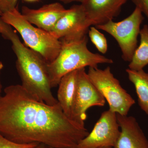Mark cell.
<instances>
[{"instance_id": "cell-6", "label": "cell", "mask_w": 148, "mask_h": 148, "mask_svg": "<svg viewBox=\"0 0 148 148\" xmlns=\"http://www.w3.org/2000/svg\"><path fill=\"white\" fill-rule=\"evenodd\" d=\"M144 20L143 13L135 7L132 13L122 21L114 22L112 20L96 27L113 37L120 48L123 59L130 62L138 47L140 26Z\"/></svg>"}, {"instance_id": "cell-4", "label": "cell", "mask_w": 148, "mask_h": 148, "mask_svg": "<svg viewBox=\"0 0 148 148\" xmlns=\"http://www.w3.org/2000/svg\"><path fill=\"white\" fill-rule=\"evenodd\" d=\"M2 21L19 33L24 44L40 54L47 63L53 61L61 50L62 42L49 32L33 26L17 8L2 14Z\"/></svg>"}, {"instance_id": "cell-13", "label": "cell", "mask_w": 148, "mask_h": 148, "mask_svg": "<svg viewBox=\"0 0 148 148\" xmlns=\"http://www.w3.org/2000/svg\"><path fill=\"white\" fill-rule=\"evenodd\" d=\"M77 71L71 72L64 75L58 85L57 99L58 103L64 113L71 119L76 88Z\"/></svg>"}, {"instance_id": "cell-9", "label": "cell", "mask_w": 148, "mask_h": 148, "mask_svg": "<svg viewBox=\"0 0 148 148\" xmlns=\"http://www.w3.org/2000/svg\"><path fill=\"white\" fill-rule=\"evenodd\" d=\"M90 26L82 5H75L68 9L49 33L61 41L78 40L87 36Z\"/></svg>"}, {"instance_id": "cell-25", "label": "cell", "mask_w": 148, "mask_h": 148, "mask_svg": "<svg viewBox=\"0 0 148 148\" xmlns=\"http://www.w3.org/2000/svg\"><path fill=\"white\" fill-rule=\"evenodd\" d=\"M2 14L1 12H0V16H1Z\"/></svg>"}, {"instance_id": "cell-3", "label": "cell", "mask_w": 148, "mask_h": 148, "mask_svg": "<svg viewBox=\"0 0 148 148\" xmlns=\"http://www.w3.org/2000/svg\"><path fill=\"white\" fill-rule=\"evenodd\" d=\"M61 41L62 46L58 55L47 64L52 88L58 86L61 79L71 72L86 67H98V64L113 63L112 59L92 53L88 49L87 36L78 40Z\"/></svg>"}, {"instance_id": "cell-5", "label": "cell", "mask_w": 148, "mask_h": 148, "mask_svg": "<svg viewBox=\"0 0 148 148\" xmlns=\"http://www.w3.org/2000/svg\"><path fill=\"white\" fill-rule=\"evenodd\" d=\"M87 74L90 80L100 91L109 106V110L127 116L135 102L114 77L110 67L102 69L89 67Z\"/></svg>"}, {"instance_id": "cell-22", "label": "cell", "mask_w": 148, "mask_h": 148, "mask_svg": "<svg viewBox=\"0 0 148 148\" xmlns=\"http://www.w3.org/2000/svg\"><path fill=\"white\" fill-rule=\"evenodd\" d=\"M26 1L29 2H34L38 1L40 0H24Z\"/></svg>"}, {"instance_id": "cell-23", "label": "cell", "mask_w": 148, "mask_h": 148, "mask_svg": "<svg viewBox=\"0 0 148 148\" xmlns=\"http://www.w3.org/2000/svg\"><path fill=\"white\" fill-rule=\"evenodd\" d=\"M3 68V64L1 61H0V73H1V71L2 70Z\"/></svg>"}, {"instance_id": "cell-14", "label": "cell", "mask_w": 148, "mask_h": 148, "mask_svg": "<svg viewBox=\"0 0 148 148\" xmlns=\"http://www.w3.org/2000/svg\"><path fill=\"white\" fill-rule=\"evenodd\" d=\"M129 80L134 85L141 109L148 115V73L144 70H126Z\"/></svg>"}, {"instance_id": "cell-19", "label": "cell", "mask_w": 148, "mask_h": 148, "mask_svg": "<svg viewBox=\"0 0 148 148\" xmlns=\"http://www.w3.org/2000/svg\"><path fill=\"white\" fill-rule=\"evenodd\" d=\"M136 6L145 15L148 20V0H131Z\"/></svg>"}, {"instance_id": "cell-10", "label": "cell", "mask_w": 148, "mask_h": 148, "mask_svg": "<svg viewBox=\"0 0 148 148\" xmlns=\"http://www.w3.org/2000/svg\"><path fill=\"white\" fill-rule=\"evenodd\" d=\"M127 0H84L81 4L91 26L112 21L119 14Z\"/></svg>"}, {"instance_id": "cell-26", "label": "cell", "mask_w": 148, "mask_h": 148, "mask_svg": "<svg viewBox=\"0 0 148 148\" xmlns=\"http://www.w3.org/2000/svg\"><path fill=\"white\" fill-rule=\"evenodd\" d=\"M112 148L111 147H104V148Z\"/></svg>"}, {"instance_id": "cell-12", "label": "cell", "mask_w": 148, "mask_h": 148, "mask_svg": "<svg viewBox=\"0 0 148 148\" xmlns=\"http://www.w3.org/2000/svg\"><path fill=\"white\" fill-rule=\"evenodd\" d=\"M120 133L114 148H148V140L134 117L116 114Z\"/></svg>"}, {"instance_id": "cell-8", "label": "cell", "mask_w": 148, "mask_h": 148, "mask_svg": "<svg viewBox=\"0 0 148 148\" xmlns=\"http://www.w3.org/2000/svg\"><path fill=\"white\" fill-rule=\"evenodd\" d=\"M120 133L116 113L105 111L92 131L80 141L78 148L113 147Z\"/></svg>"}, {"instance_id": "cell-21", "label": "cell", "mask_w": 148, "mask_h": 148, "mask_svg": "<svg viewBox=\"0 0 148 148\" xmlns=\"http://www.w3.org/2000/svg\"><path fill=\"white\" fill-rule=\"evenodd\" d=\"M32 148H49L47 146L43 145V144H40L37 145L36 147Z\"/></svg>"}, {"instance_id": "cell-16", "label": "cell", "mask_w": 148, "mask_h": 148, "mask_svg": "<svg viewBox=\"0 0 148 148\" xmlns=\"http://www.w3.org/2000/svg\"><path fill=\"white\" fill-rule=\"evenodd\" d=\"M88 35L91 42L97 50L103 53H107L108 49V42L104 34L94 27H91L88 31Z\"/></svg>"}, {"instance_id": "cell-1", "label": "cell", "mask_w": 148, "mask_h": 148, "mask_svg": "<svg viewBox=\"0 0 148 148\" xmlns=\"http://www.w3.org/2000/svg\"><path fill=\"white\" fill-rule=\"evenodd\" d=\"M89 133L84 124L67 116L59 103L47 105L21 85L9 86L0 97V134L14 143L78 148Z\"/></svg>"}, {"instance_id": "cell-18", "label": "cell", "mask_w": 148, "mask_h": 148, "mask_svg": "<svg viewBox=\"0 0 148 148\" xmlns=\"http://www.w3.org/2000/svg\"><path fill=\"white\" fill-rule=\"evenodd\" d=\"M18 0H0V12L2 14L16 8Z\"/></svg>"}, {"instance_id": "cell-15", "label": "cell", "mask_w": 148, "mask_h": 148, "mask_svg": "<svg viewBox=\"0 0 148 148\" xmlns=\"http://www.w3.org/2000/svg\"><path fill=\"white\" fill-rule=\"evenodd\" d=\"M140 45L135 50L128 69L134 71L143 70L148 65V26L147 24L141 29Z\"/></svg>"}, {"instance_id": "cell-11", "label": "cell", "mask_w": 148, "mask_h": 148, "mask_svg": "<svg viewBox=\"0 0 148 148\" xmlns=\"http://www.w3.org/2000/svg\"><path fill=\"white\" fill-rule=\"evenodd\" d=\"M67 10L60 3L55 2L45 5L36 9L24 6L21 13L29 23L50 32Z\"/></svg>"}, {"instance_id": "cell-7", "label": "cell", "mask_w": 148, "mask_h": 148, "mask_svg": "<svg viewBox=\"0 0 148 148\" xmlns=\"http://www.w3.org/2000/svg\"><path fill=\"white\" fill-rule=\"evenodd\" d=\"M106 99L91 82L85 69L77 71L76 88L72 110V119L84 124L87 118L86 112L94 106L103 107Z\"/></svg>"}, {"instance_id": "cell-24", "label": "cell", "mask_w": 148, "mask_h": 148, "mask_svg": "<svg viewBox=\"0 0 148 148\" xmlns=\"http://www.w3.org/2000/svg\"><path fill=\"white\" fill-rule=\"evenodd\" d=\"M2 90V85L1 84V81H0V97L1 96V92Z\"/></svg>"}, {"instance_id": "cell-2", "label": "cell", "mask_w": 148, "mask_h": 148, "mask_svg": "<svg viewBox=\"0 0 148 148\" xmlns=\"http://www.w3.org/2000/svg\"><path fill=\"white\" fill-rule=\"evenodd\" d=\"M0 34L10 41L16 57V70L21 86L40 101L49 106L58 103L51 89L47 62L40 54L21 42L12 27L0 18Z\"/></svg>"}, {"instance_id": "cell-20", "label": "cell", "mask_w": 148, "mask_h": 148, "mask_svg": "<svg viewBox=\"0 0 148 148\" xmlns=\"http://www.w3.org/2000/svg\"><path fill=\"white\" fill-rule=\"evenodd\" d=\"M58 1L65 4L70 3L73 2H80L81 3L84 0H58Z\"/></svg>"}, {"instance_id": "cell-17", "label": "cell", "mask_w": 148, "mask_h": 148, "mask_svg": "<svg viewBox=\"0 0 148 148\" xmlns=\"http://www.w3.org/2000/svg\"><path fill=\"white\" fill-rule=\"evenodd\" d=\"M39 144H18L6 139L0 134V148H32Z\"/></svg>"}]
</instances>
